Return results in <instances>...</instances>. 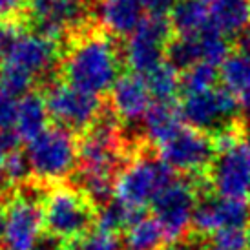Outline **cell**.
Listing matches in <instances>:
<instances>
[{"mask_svg":"<svg viewBox=\"0 0 250 250\" xmlns=\"http://www.w3.org/2000/svg\"><path fill=\"white\" fill-rule=\"evenodd\" d=\"M123 163V143L113 115H101L79 145L77 188L103 208L115 195V172Z\"/></svg>","mask_w":250,"mask_h":250,"instance_id":"cell-1","label":"cell"},{"mask_svg":"<svg viewBox=\"0 0 250 250\" xmlns=\"http://www.w3.org/2000/svg\"><path fill=\"white\" fill-rule=\"evenodd\" d=\"M121 57L115 44L106 35L90 33L70 46L62 61L66 83L101 95L111 90L119 79Z\"/></svg>","mask_w":250,"mask_h":250,"instance_id":"cell-2","label":"cell"},{"mask_svg":"<svg viewBox=\"0 0 250 250\" xmlns=\"http://www.w3.org/2000/svg\"><path fill=\"white\" fill-rule=\"evenodd\" d=\"M59 59L55 39L42 33H19L2 55L0 88L11 95H26L39 77L53 70Z\"/></svg>","mask_w":250,"mask_h":250,"instance_id":"cell-3","label":"cell"},{"mask_svg":"<svg viewBox=\"0 0 250 250\" xmlns=\"http://www.w3.org/2000/svg\"><path fill=\"white\" fill-rule=\"evenodd\" d=\"M215 159L210 183L215 194L230 199H245L250 194V139L234 126L215 135Z\"/></svg>","mask_w":250,"mask_h":250,"instance_id":"cell-4","label":"cell"},{"mask_svg":"<svg viewBox=\"0 0 250 250\" xmlns=\"http://www.w3.org/2000/svg\"><path fill=\"white\" fill-rule=\"evenodd\" d=\"M44 229L66 247L79 241L90 232L95 219V207L79 190L70 187H55L42 203Z\"/></svg>","mask_w":250,"mask_h":250,"instance_id":"cell-5","label":"cell"},{"mask_svg":"<svg viewBox=\"0 0 250 250\" xmlns=\"http://www.w3.org/2000/svg\"><path fill=\"white\" fill-rule=\"evenodd\" d=\"M26 157L31 174L41 183H59L79 165V146L70 130L51 126L28 143Z\"/></svg>","mask_w":250,"mask_h":250,"instance_id":"cell-6","label":"cell"},{"mask_svg":"<svg viewBox=\"0 0 250 250\" xmlns=\"http://www.w3.org/2000/svg\"><path fill=\"white\" fill-rule=\"evenodd\" d=\"M175 179L174 170L157 157L141 155L130 161L115 179V199L137 210H145Z\"/></svg>","mask_w":250,"mask_h":250,"instance_id":"cell-7","label":"cell"},{"mask_svg":"<svg viewBox=\"0 0 250 250\" xmlns=\"http://www.w3.org/2000/svg\"><path fill=\"white\" fill-rule=\"evenodd\" d=\"M197 188H201V183L195 179L175 177L152 203L153 217L161 225L167 243H181V239L192 227L199 203Z\"/></svg>","mask_w":250,"mask_h":250,"instance_id":"cell-8","label":"cell"},{"mask_svg":"<svg viewBox=\"0 0 250 250\" xmlns=\"http://www.w3.org/2000/svg\"><path fill=\"white\" fill-rule=\"evenodd\" d=\"M44 197L39 188H21L6 205V245L7 250H35L44 230Z\"/></svg>","mask_w":250,"mask_h":250,"instance_id":"cell-9","label":"cell"},{"mask_svg":"<svg viewBox=\"0 0 250 250\" xmlns=\"http://www.w3.org/2000/svg\"><path fill=\"white\" fill-rule=\"evenodd\" d=\"M46 104L49 117L55 119L57 126H62L70 132L90 130L99 121L103 110L99 95L88 93L66 81L49 86Z\"/></svg>","mask_w":250,"mask_h":250,"instance_id":"cell-10","label":"cell"},{"mask_svg":"<svg viewBox=\"0 0 250 250\" xmlns=\"http://www.w3.org/2000/svg\"><path fill=\"white\" fill-rule=\"evenodd\" d=\"M159 159L174 172L199 175L214 163L215 143L201 130L183 126L174 137L159 146Z\"/></svg>","mask_w":250,"mask_h":250,"instance_id":"cell-11","label":"cell"},{"mask_svg":"<svg viewBox=\"0 0 250 250\" xmlns=\"http://www.w3.org/2000/svg\"><path fill=\"white\" fill-rule=\"evenodd\" d=\"M170 22L165 15H150L128 37L125 44V61L132 73H150L163 62L170 37Z\"/></svg>","mask_w":250,"mask_h":250,"instance_id":"cell-12","label":"cell"},{"mask_svg":"<svg viewBox=\"0 0 250 250\" xmlns=\"http://www.w3.org/2000/svg\"><path fill=\"white\" fill-rule=\"evenodd\" d=\"M239 110L237 95L230 90L212 88L199 93H188L181 103V115L195 130H223Z\"/></svg>","mask_w":250,"mask_h":250,"instance_id":"cell-13","label":"cell"},{"mask_svg":"<svg viewBox=\"0 0 250 250\" xmlns=\"http://www.w3.org/2000/svg\"><path fill=\"white\" fill-rule=\"evenodd\" d=\"M250 225V205L245 199L205 197L197 203L192 229L199 236H214L219 230L247 229Z\"/></svg>","mask_w":250,"mask_h":250,"instance_id":"cell-14","label":"cell"},{"mask_svg":"<svg viewBox=\"0 0 250 250\" xmlns=\"http://www.w3.org/2000/svg\"><path fill=\"white\" fill-rule=\"evenodd\" d=\"M167 51L170 62L175 68H190L197 62H210L217 66L230 55L227 35H223L214 26L195 35H179L177 41L168 46Z\"/></svg>","mask_w":250,"mask_h":250,"instance_id":"cell-15","label":"cell"},{"mask_svg":"<svg viewBox=\"0 0 250 250\" xmlns=\"http://www.w3.org/2000/svg\"><path fill=\"white\" fill-rule=\"evenodd\" d=\"M29 13L37 31L49 39H59L68 29L86 21V0H31Z\"/></svg>","mask_w":250,"mask_h":250,"instance_id":"cell-16","label":"cell"},{"mask_svg":"<svg viewBox=\"0 0 250 250\" xmlns=\"http://www.w3.org/2000/svg\"><path fill=\"white\" fill-rule=\"evenodd\" d=\"M110 91L115 117L125 121L126 125L145 123L148 111L153 106V97L146 84V79H143L139 73H128L119 77Z\"/></svg>","mask_w":250,"mask_h":250,"instance_id":"cell-17","label":"cell"},{"mask_svg":"<svg viewBox=\"0 0 250 250\" xmlns=\"http://www.w3.org/2000/svg\"><path fill=\"white\" fill-rule=\"evenodd\" d=\"M141 0H101L97 17L101 26L115 37H130L145 21Z\"/></svg>","mask_w":250,"mask_h":250,"instance_id":"cell-18","label":"cell"},{"mask_svg":"<svg viewBox=\"0 0 250 250\" xmlns=\"http://www.w3.org/2000/svg\"><path fill=\"white\" fill-rule=\"evenodd\" d=\"M49 110L46 104V99L28 91L26 95L19 99V111H17V121H15V133L21 141L31 143L39 137L46 128H48Z\"/></svg>","mask_w":250,"mask_h":250,"instance_id":"cell-19","label":"cell"},{"mask_svg":"<svg viewBox=\"0 0 250 250\" xmlns=\"http://www.w3.org/2000/svg\"><path fill=\"white\" fill-rule=\"evenodd\" d=\"M185 119L181 115V108H175L172 103H157L153 104L145 119V133L146 139L159 148L170 137L183 128Z\"/></svg>","mask_w":250,"mask_h":250,"instance_id":"cell-20","label":"cell"},{"mask_svg":"<svg viewBox=\"0 0 250 250\" xmlns=\"http://www.w3.org/2000/svg\"><path fill=\"white\" fill-rule=\"evenodd\" d=\"M170 24L179 35H195L212 28L210 4L205 0H177L172 7Z\"/></svg>","mask_w":250,"mask_h":250,"instance_id":"cell-21","label":"cell"},{"mask_svg":"<svg viewBox=\"0 0 250 250\" xmlns=\"http://www.w3.org/2000/svg\"><path fill=\"white\" fill-rule=\"evenodd\" d=\"M210 17L223 35L243 33L250 22V0H210Z\"/></svg>","mask_w":250,"mask_h":250,"instance_id":"cell-22","label":"cell"},{"mask_svg":"<svg viewBox=\"0 0 250 250\" xmlns=\"http://www.w3.org/2000/svg\"><path fill=\"white\" fill-rule=\"evenodd\" d=\"M163 243H167V237L155 217L141 215L137 221H133L125 230L123 249L125 250H163Z\"/></svg>","mask_w":250,"mask_h":250,"instance_id":"cell-23","label":"cell"},{"mask_svg":"<svg viewBox=\"0 0 250 250\" xmlns=\"http://www.w3.org/2000/svg\"><path fill=\"white\" fill-rule=\"evenodd\" d=\"M219 77L223 86L236 95H250V51L230 53L221 64Z\"/></svg>","mask_w":250,"mask_h":250,"instance_id":"cell-24","label":"cell"},{"mask_svg":"<svg viewBox=\"0 0 250 250\" xmlns=\"http://www.w3.org/2000/svg\"><path fill=\"white\" fill-rule=\"evenodd\" d=\"M146 84L157 103H172V99L183 88L177 68L172 62H161L157 68L146 73Z\"/></svg>","mask_w":250,"mask_h":250,"instance_id":"cell-25","label":"cell"},{"mask_svg":"<svg viewBox=\"0 0 250 250\" xmlns=\"http://www.w3.org/2000/svg\"><path fill=\"white\" fill-rule=\"evenodd\" d=\"M141 215H145V210L132 208L119 199H111L108 205L99 208L95 219H97V229L117 234L119 230H126L133 221H137Z\"/></svg>","mask_w":250,"mask_h":250,"instance_id":"cell-26","label":"cell"},{"mask_svg":"<svg viewBox=\"0 0 250 250\" xmlns=\"http://www.w3.org/2000/svg\"><path fill=\"white\" fill-rule=\"evenodd\" d=\"M217 75H219L217 66L210 62H197L194 66L187 68L185 75L181 77V84H183L185 95H188V93H199V91H207L215 88Z\"/></svg>","mask_w":250,"mask_h":250,"instance_id":"cell-27","label":"cell"},{"mask_svg":"<svg viewBox=\"0 0 250 250\" xmlns=\"http://www.w3.org/2000/svg\"><path fill=\"white\" fill-rule=\"evenodd\" d=\"M2 174H4V177L7 179L9 185H22L24 181L28 179V175L31 174V168H29V161L26 157V153L19 152V150L6 153Z\"/></svg>","mask_w":250,"mask_h":250,"instance_id":"cell-28","label":"cell"},{"mask_svg":"<svg viewBox=\"0 0 250 250\" xmlns=\"http://www.w3.org/2000/svg\"><path fill=\"white\" fill-rule=\"evenodd\" d=\"M210 249L214 250H249V230L227 229L210 237Z\"/></svg>","mask_w":250,"mask_h":250,"instance_id":"cell-29","label":"cell"},{"mask_svg":"<svg viewBox=\"0 0 250 250\" xmlns=\"http://www.w3.org/2000/svg\"><path fill=\"white\" fill-rule=\"evenodd\" d=\"M73 250H119V239L115 234L95 229L71 245Z\"/></svg>","mask_w":250,"mask_h":250,"instance_id":"cell-30","label":"cell"},{"mask_svg":"<svg viewBox=\"0 0 250 250\" xmlns=\"http://www.w3.org/2000/svg\"><path fill=\"white\" fill-rule=\"evenodd\" d=\"M17 111H19V99L0 88V133L15 130Z\"/></svg>","mask_w":250,"mask_h":250,"instance_id":"cell-31","label":"cell"},{"mask_svg":"<svg viewBox=\"0 0 250 250\" xmlns=\"http://www.w3.org/2000/svg\"><path fill=\"white\" fill-rule=\"evenodd\" d=\"M141 4L150 15H165L167 11H172L177 0H141Z\"/></svg>","mask_w":250,"mask_h":250,"instance_id":"cell-32","label":"cell"},{"mask_svg":"<svg viewBox=\"0 0 250 250\" xmlns=\"http://www.w3.org/2000/svg\"><path fill=\"white\" fill-rule=\"evenodd\" d=\"M21 31L11 26V24H0V57L4 55V51L9 48V44L15 41V37Z\"/></svg>","mask_w":250,"mask_h":250,"instance_id":"cell-33","label":"cell"},{"mask_svg":"<svg viewBox=\"0 0 250 250\" xmlns=\"http://www.w3.org/2000/svg\"><path fill=\"white\" fill-rule=\"evenodd\" d=\"M22 2L24 0H0V19H6L17 13L21 9Z\"/></svg>","mask_w":250,"mask_h":250,"instance_id":"cell-34","label":"cell"},{"mask_svg":"<svg viewBox=\"0 0 250 250\" xmlns=\"http://www.w3.org/2000/svg\"><path fill=\"white\" fill-rule=\"evenodd\" d=\"M62 247H66L62 241H59L57 237L46 234V236H42L41 243L37 245L35 250H62Z\"/></svg>","mask_w":250,"mask_h":250,"instance_id":"cell-35","label":"cell"},{"mask_svg":"<svg viewBox=\"0 0 250 250\" xmlns=\"http://www.w3.org/2000/svg\"><path fill=\"white\" fill-rule=\"evenodd\" d=\"M6 239V207L0 203V245Z\"/></svg>","mask_w":250,"mask_h":250,"instance_id":"cell-36","label":"cell"},{"mask_svg":"<svg viewBox=\"0 0 250 250\" xmlns=\"http://www.w3.org/2000/svg\"><path fill=\"white\" fill-rule=\"evenodd\" d=\"M241 44H243L245 51H250V22L241 33Z\"/></svg>","mask_w":250,"mask_h":250,"instance_id":"cell-37","label":"cell"},{"mask_svg":"<svg viewBox=\"0 0 250 250\" xmlns=\"http://www.w3.org/2000/svg\"><path fill=\"white\" fill-rule=\"evenodd\" d=\"M165 250H195V249H192L190 245H187V243H174V245H170L168 249H165Z\"/></svg>","mask_w":250,"mask_h":250,"instance_id":"cell-38","label":"cell"},{"mask_svg":"<svg viewBox=\"0 0 250 250\" xmlns=\"http://www.w3.org/2000/svg\"><path fill=\"white\" fill-rule=\"evenodd\" d=\"M243 108H245V115H247V123H249V126H250V95L249 97H245Z\"/></svg>","mask_w":250,"mask_h":250,"instance_id":"cell-39","label":"cell"},{"mask_svg":"<svg viewBox=\"0 0 250 250\" xmlns=\"http://www.w3.org/2000/svg\"><path fill=\"white\" fill-rule=\"evenodd\" d=\"M4 159H6V153L0 148V174H2V168H4Z\"/></svg>","mask_w":250,"mask_h":250,"instance_id":"cell-40","label":"cell"},{"mask_svg":"<svg viewBox=\"0 0 250 250\" xmlns=\"http://www.w3.org/2000/svg\"><path fill=\"white\" fill-rule=\"evenodd\" d=\"M249 250H250V229H249Z\"/></svg>","mask_w":250,"mask_h":250,"instance_id":"cell-41","label":"cell"},{"mask_svg":"<svg viewBox=\"0 0 250 250\" xmlns=\"http://www.w3.org/2000/svg\"><path fill=\"white\" fill-rule=\"evenodd\" d=\"M208 250H214V249H208Z\"/></svg>","mask_w":250,"mask_h":250,"instance_id":"cell-42","label":"cell"},{"mask_svg":"<svg viewBox=\"0 0 250 250\" xmlns=\"http://www.w3.org/2000/svg\"><path fill=\"white\" fill-rule=\"evenodd\" d=\"M249 195H250V194H249Z\"/></svg>","mask_w":250,"mask_h":250,"instance_id":"cell-43","label":"cell"}]
</instances>
